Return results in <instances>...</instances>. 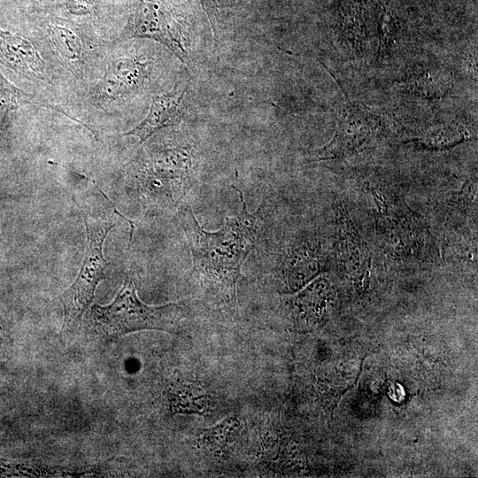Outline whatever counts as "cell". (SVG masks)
<instances>
[{"label":"cell","instance_id":"14","mask_svg":"<svg viewBox=\"0 0 478 478\" xmlns=\"http://www.w3.org/2000/svg\"><path fill=\"white\" fill-rule=\"evenodd\" d=\"M239 423L230 419L219 426L204 431L202 436L203 443L214 450H224L231 444L239 432Z\"/></svg>","mask_w":478,"mask_h":478},{"label":"cell","instance_id":"8","mask_svg":"<svg viewBox=\"0 0 478 478\" xmlns=\"http://www.w3.org/2000/svg\"><path fill=\"white\" fill-rule=\"evenodd\" d=\"M0 57L20 70L44 79V63L28 40L0 29Z\"/></svg>","mask_w":478,"mask_h":478},{"label":"cell","instance_id":"4","mask_svg":"<svg viewBox=\"0 0 478 478\" xmlns=\"http://www.w3.org/2000/svg\"><path fill=\"white\" fill-rule=\"evenodd\" d=\"M129 35L155 40L167 46L181 61L189 58L179 28L173 25L162 0H135Z\"/></svg>","mask_w":478,"mask_h":478},{"label":"cell","instance_id":"11","mask_svg":"<svg viewBox=\"0 0 478 478\" xmlns=\"http://www.w3.org/2000/svg\"><path fill=\"white\" fill-rule=\"evenodd\" d=\"M19 104H31L38 105L41 107L49 108L52 111L58 112L65 116L72 119L73 120L78 122L79 124L86 127L81 121L77 119L73 118L71 115L66 113L62 109H59L58 106L52 105L40 98H35L31 95H27L25 92L20 91L19 89L13 88L11 84L0 81V132L3 128L4 122L7 112L10 109L19 106Z\"/></svg>","mask_w":478,"mask_h":478},{"label":"cell","instance_id":"9","mask_svg":"<svg viewBox=\"0 0 478 478\" xmlns=\"http://www.w3.org/2000/svg\"><path fill=\"white\" fill-rule=\"evenodd\" d=\"M47 33L50 43L63 60L73 67L81 66L85 44L78 32L67 25L53 23L48 27Z\"/></svg>","mask_w":478,"mask_h":478},{"label":"cell","instance_id":"13","mask_svg":"<svg viewBox=\"0 0 478 478\" xmlns=\"http://www.w3.org/2000/svg\"><path fill=\"white\" fill-rule=\"evenodd\" d=\"M409 87L418 94L436 97L445 95L451 87V77L441 72H426L414 76Z\"/></svg>","mask_w":478,"mask_h":478},{"label":"cell","instance_id":"2","mask_svg":"<svg viewBox=\"0 0 478 478\" xmlns=\"http://www.w3.org/2000/svg\"><path fill=\"white\" fill-rule=\"evenodd\" d=\"M184 313L181 304L150 306L137 297L133 279L127 275L115 299L108 305H95L89 314L92 328L108 337H119L143 329L174 332Z\"/></svg>","mask_w":478,"mask_h":478},{"label":"cell","instance_id":"15","mask_svg":"<svg viewBox=\"0 0 478 478\" xmlns=\"http://www.w3.org/2000/svg\"><path fill=\"white\" fill-rule=\"evenodd\" d=\"M395 27L389 16H386L381 27L378 55L382 58L390 49L394 41Z\"/></svg>","mask_w":478,"mask_h":478},{"label":"cell","instance_id":"17","mask_svg":"<svg viewBox=\"0 0 478 478\" xmlns=\"http://www.w3.org/2000/svg\"><path fill=\"white\" fill-rule=\"evenodd\" d=\"M204 9L210 19L213 33L215 34V25L220 10V0H201Z\"/></svg>","mask_w":478,"mask_h":478},{"label":"cell","instance_id":"16","mask_svg":"<svg viewBox=\"0 0 478 478\" xmlns=\"http://www.w3.org/2000/svg\"><path fill=\"white\" fill-rule=\"evenodd\" d=\"M66 9L74 16H85L96 12L97 0H66Z\"/></svg>","mask_w":478,"mask_h":478},{"label":"cell","instance_id":"3","mask_svg":"<svg viewBox=\"0 0 478 478\" xmlns=\"http://www.w3.org/2000/svg\"><path fill=\"white\" fill-rule=\"evenodd\" d=\"M87 243L80 271L73 283L63 293L64 322L62 331L70 329L91 303L98 283L104 278L106 260L103 247L115 223L92 222L84 218Z\"/></svg>","mask_w":478,"mask_h":478},{"label":"cell","instance_id":"7","mask_svg":"<svg viewBox=\"0 0 478 478\" xmlns=\"http://www.w3.org/2000/svg\"><path fill=\"white\" fill-rule=\"evenodd\" d=\"M145 65L130 58H119L108 66L96 89L99 97L112 101L130 94L145 77Z\"/></svg>","mask_w":478,"mask_h":478},{"label":"cell","instance_id":"10","mask_svg":"<svg viewBox=\"0 0 478 478\" xmlns=\"http://www.w3.org/2000/svg\"><path fill=\"white\" fill-rule=\"evenodd\" d=\"M286 262V269L289 273V281L296 287L306 282L318 274L321 268V260L318 251L307 247L294 250Z\"/></svg>","mask_w":478,"mask_h":478},{"label":"cell","instance_id":"1","mask_svg":"<svg viewBox=\"0 0 478 478\" xmlns=\"http://www.w3.org/2000/svg\"><path fill=\"white\" fill-rule=\"evenodd\" d=\"M235 189L242 202V211L235 217L226 218L224 226L218 231L204 229L190 205L183 204L178 211L189 245L193 271L209 288L229 298L235 297L241 266L258 236V219L249 213L241 190L235 187Z\"/></svg>","mask_w":478,"mask_h":478},{"label":"cell","instance_id":"6","mask_svg":"<svg viewBox=\"0 0 478 478\" xmlns=\"http://www.w3.org/2000/svg\"><path fill=\"white\" fill-rule=\"evenodd\" d=\"M185 91L174 88L169 92L154 96L146 117L123 135L135 136L142 143L160 129L175 125L181 119V107Z\"/></svg>","mask_w":478,"mask_h":478},{"label":"cell","instance_id":"5","mask_svg":"<svg viewBox=\"0 0 478 478\" xmlns=\"http://www.w3.org/2000/svg\"><path fill=\"white\" fill-rule=\"evenodd\" d=\"M375 130V121L367 111L358 106H347L338 120L332 141L318 153L322 160L336 158L362 148Z\"/></svg>","mask_w":478,"mask_h":478},{"label":"cell","instance_id":"12","mask_svg":"<svg viewBox=\"0 0 478 478\" xmlns=\"http://www.w3.org/2000/svg\"><path fill=\"white\" fill-rule=\"evenodd\" d=\"M466 136V130L460 125L440 124L421 133L417 141L427 147L445 148L462 142Z\"/></svg>","mask_w":478,"mask_h":478}]
</instances>
